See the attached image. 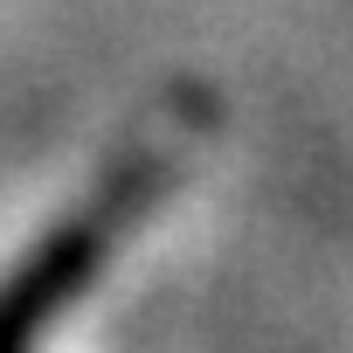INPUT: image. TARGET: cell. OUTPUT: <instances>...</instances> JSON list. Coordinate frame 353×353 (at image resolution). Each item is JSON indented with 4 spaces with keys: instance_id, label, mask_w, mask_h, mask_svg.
Listing matches in <instances>:
<instances>
[{
    "instance_id": "1",
    "label": "cell",
    "mask_w": 353,
    "mask_h": 353,
    "mask_svg": "<svg viewBox=\"0 0 353 353\" xmlns=\"http://www.w3.org/2000/svg\"><path fill=\"white\" fill-rule=\"evenodd\" d=\"M173 188V159L166 152H139L125 159L111 181H97L56 229H42L21 263L0 277V353H35L42 332L97 284V270L111 263V250L125 243V229Z\"/></svg>"
}]
</instances>
